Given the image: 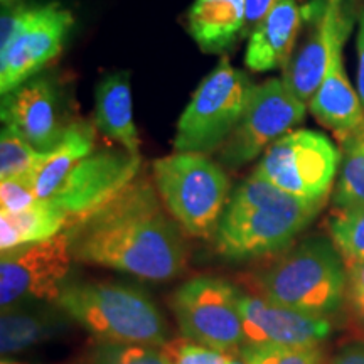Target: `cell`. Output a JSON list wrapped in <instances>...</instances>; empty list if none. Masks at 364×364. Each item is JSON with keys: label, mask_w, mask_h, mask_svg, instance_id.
Wrapping results in <instances>:
<instances>
[{"label": "cell", "mask_w": 364, "mask_h": 364, "mask_svg": "<svg viewBox=\"0 0 364 364\" xmlns=\"http://www.w3.org/2000/svg\"><path fill=\"white\" fill-rule=\"evenodd\" d=\"M179 228L164 211L156 188L147 177L139 176L66 233L73 260L142 280L167 282L179 277L188 262Z\"/></svg>", "instance_id": "6da1fadb"}, {"label": "cell", "mask_w": 364, "mask_h": 364, "mask_svg": "<svg viewBox=\"0 0 364 364\" xmlns=\"http://www.w3.org/2000/svg\"><path fill=\"white\" fill-rule=\"evenodd\" d=\"M324 203H309L252 176L231 193L215 235L216 252L231 262L284 252Z\"/></svg>", "instance_id": "7a4b0ae2"}, {"label": "cell", "mask_w": 364, "mask_h": 364, "mask_svg": "<svg viewBox=\"0 0 364 364\" xmlns=\"http://www.w3.org/2000/svg\"><path fill=\"white\" fill-rule=\"evenodd\" d=\"M56 307L97 338L112 344L164 346L166 321L139 289L118 284H66Z\"/></svg>", "instance_id": "3957f363"}, {"label": "cell", "mask_w": 364, "mask_h": 364, "mask_svg": "<svg viewBox=\"0 0 364 364\" xmlns=\"http://www.w3.org/2000/svg\"><path fill=\"white\" fill-rule=\"evenodd\" d=\"M159 198L186 235L215 238L231 196L220 164L199 152H176L154 162Z\"/></svg>", "instance_id": "277c9868"}, {"label": "cell", "mask_w": 364, "mask_h": 364, "mask_svg": "<svg viewBox=\"0 0 364 364\" xmlns=\"http://www.w3.org/2000/svg\"><path fill=\"white\" fill-rule=\"evenodd\" d=\"M346 267L334 243L311 238L287 252L258 280L263 295L304 314L327 317L346 297Z\"/></svg>", "instance_id": "5b68a950"}, {"label": "cell", "mask_w": 364, "mask_h": 364, "mask_svg": "<svg viewBox=\"0 0 364 364\" xmlns=\"http://www.w3.org/2000/svg\"><path fill=\"white\" fill-rule=\"evenodd\" d=\"M255 83L235 70L226 56L218 63L179 118L174 139L176 152L206 154L230 139L247 110Z\"/></svg>", "instance_id": "8992f818"}, {"label": "cell", "mask_w": 364, "mask_h": 364, "mask_svg": "<svg viewBox=\"0 0 364 364\" xmlns=\"http://www.w3.org/2000/svg\"><path fill=\"white\" fill-rule=\"evenodd\" d=\"M339 164V150L326 135L292 130L265 150L253 176L302 201L324 203Z\"/></svg>", "instance_id": "52a82bcc"}, {"label": "cell", "mask_w": 364, "mask_h": 364, "mask_svg": "<svg viewBox=\"0 0 364 364\" xmlns=\"http://www.w3.org/2000/svg\"><path fill=\"white\" fill-rule=\"evenodd\" d=\"M172 311L186 338L225 353L245 346L240 294L216 277H196L172 297Z\"/></svg>", "instance_id": "ba28073f"}, {"label": "cell", "mask_w": 364, "mask_h": 364, "mask_svg": "<svg viewBox=\"0 0 364 364\" xmlns=\"http://www.w3.org/2000/svg\"><path fill=\"white\" fill-rule=\"evenodd\" d=\"M307 107L309 103L300 100L284 78L255 85L240 124L221 147L223 166L238 169L265 154L272 144L304 120Z\"/></svg>", "instance_id": "9c48e42d"}, {"label": "cell", "mask_w": 364, "mask_h": 364, "mask_svg": "<svg viewBox=\"0 0 364 364\" xmlns=\"http://www.w3.org/2000/svg\"><path fill=\"white\" fill-rule=\"evenodd\" d=\"M142 157L129 150L93 152L76 164L49 204L65 216L66 230L102 209L140 176Z\"/></svg>", "instance_id": "30bf717a"}, {"label": "cell", "mask_w": 364, "mask_h": 364, "mask_svg": "<svg viewBox=\"0 0 364 364\" xmlns=\"http://www.w3.org/2000/svg\"><path fill=\"white\" fill-rule=\"evenodd\" d=\"M73 257L66 231L39 243L2 252L0 304L4 311L31 300H56Z\"/></svg>", "instance_id": "8fae6325"}, {"label": "cell", "mask_w": 364, "mask_h": 364, "mask_svg": "<svg viewBox=\"0 0 364 364\" xmlns=\"http://www.w3.org/2000/svg\"><path fill=\"white\" fill-rule=\"evenodd\" d=\"M71 26L73 16L59 4L34 7L27 26L0 51L2 97L29 81L41 68L58 56Z\"/></svg>", "instance_id": "7c38bea8"}, {"label": "cell", "mask_w": 364, "mask_h": 364, "mask_svg": "<svg viewBox=\"0 0 364 364\" xmlns=\"http://www.w3.org/2000/svg\"><path fill=\"white\" fill-rule=\"evenodd\" d=\"M245 344H270L282 348H316L329 338L327 317L312 316L273 302L265 295H241Z\"/></svg>", "instance_id": "4fadbf2b"}, {"label": "cell", "mask_w": 364, "mask_h": 364, "mask_svg": "<svg viewBox=\"0 0 364 364\" xmlns=\"http://www.w3.org/2000/svg\"><path fill=\"white\" fill-rule=\"evenodd\" d=\"M2 122L38 152L56 149L70 125L63 122L59 93L48 78L26 81L2 97Z\"/></svg>", "instance_id": "5bb4252c"}, {"label": "cell", "mask_w": 364, "mask_h": 364, "mask_svg": "<svg viewBox=\"0 0 364 364\" xmlns=\"http://www.w3.org/2000/svg\"><path fill=\"white\" fill-rule=\"evenodd\" d=\"M351 26L353 19L346 9V0H326L307 43L297 56L290 59L284 76L285 83L300 100L311 102L324 80L336 44L349 34Z\"/></svg>", "instance_id": "9a60e30c"}, {"label": "cell", "mask_w": 364, "mask_h": 364, "mask_svg": "<svg viewBox=\"0 0 364 364\" xmlns=\"http://www.w3.org/2000/svg\"><path fill=\"white\" fill-rule=\"evenodd\" d=\"M348 36L341 38L331 54L329 66L318 90L309 102L314 117L338 135H349L364 125V107L358 91L344 71L343 48Z\"/></svg>", "instance_id": "2e32d148"}, {"label": "cell", "mask_w": 364, "mask_h": 364, "mask_svg": "<svg viewBox=\"0 0 364 364\" xmlns=\"http://www.w3.org/2000/svg\"><path fill=\"white\" fill-rule=\"evenodd\" d=\"M302 9L297 0H279L248 38L245 65L250 71L265 73L289 66L297 39Z\"/></svg>", "instance_id": "e0dca14e"}, {"label": "cell", "mask_w": 364, "mask_h": 364, "mask_svg": "<svg viewBox=\"0 0 364 364\" xmlns=\"http://www.w3.org/2000/svg\"><path fill=\"white\" fill-rule=\"evenodd\" d=\"M245 0H196L188 29L204 53H223L243 38Z\"/></svg>", "instance_id": "ac0fdd59"}, {"label": "cell", "mask_w": 364, "mask_h": 364, "mask_svg": "<svg viewBox=\"0 0 364 364\" xmlns=\"http://www.w3.org/2000/svg\"><path fill=\"white\" fill-rule=\"evenodd\" d=\"M95 152V130L88 122H70L56 149L44 154L43 161L29 172L39 201H46L59 189L76 164Z\"/></svg>", "instance_id": "d6986e66"}, {"label": "cell", "mask_w": 364, "mask_h": 364, "mask_svg": "<svg viewBox=\"0 0 364 364\" xmlns=\"http://www.w3.org/2000/svg\"><path fill=\"white\" fill-rule=\"evenodd\" d=\"M95 124L103 135L120 144L130 154H139L140 140L134 124L130 78L127 73H113L98 85L95 95Z\"/></svg>", "instance_id": "ffe728a7"}, {"label": "cell", "mask_w": 364, "mask_h": 364, "mask_svg": "<svg viewBox=\"0 0 364 364\" xmlns=\"http://www.w3.org/2000/svg\"><path fill=\"white\" fill-rule=\"evenodd\" d=\"M66 231V220L48 201L36 203L21 213H0V248L2 252L39 243Z\"/></svg>", "instance_id": "44dd1931"}, {"label": "cell", "mask_w": 364, "mask_h": 364, "mask_svg": "<svg viewBox=\"0 0 364 364\" xmlns=\"http://www.w3.org/2000/svg\"><path fill=\"white\" fill-rule=\"evenodd\" d=\"M61 322L44 314H29L21 311L2 312L0 318V349L2 354H12L24 351L49 339L56 332Z\"/></svg>", "instance_id": "7402d4cb"}, {"label": "cell", "mask_w": 364, "mask_h": 364, "mask_svg": "<svg viewBox=\"0 0 364 364\" xmlns=\"http://www.w3.org/2000/svg\"><path fill=\"white\" fill-rule=\"evenodd\" d=\"M334 204L338 208L364 206V125L346 135Z\"/></svg>", "instance_id": "603a6c76"}, {"label": "cell", "mask_w": 364, "mask_h": 364, "mask_svg": "<svg viewBox=\"0 0 364 364\" xmlns=\"http://www.w3.org/2000/svg\"><path fill=\"white\" fill-rule=\"evenodd\" d=\"M329 231L346 263L364 262V206L338 208L329 221Z\"/></svg>", "instance_id": "cb8c5ba5"}, {"label": "cell", "mask_w": 364, "mask_h": 364, "mask_svg": "<svg viewBox=\"0 0 364 364\" xmlns=\"http://www.w3.org/2000/svg\"><path fill=\"white\" fill-rule=\"evenodd\" d=\"M46 152H38L12 127L4 125L0 134V181L26 176L43 161Z\"/></svg>", "instance_id": "d4e9b609"}, {"label": "cell", "mask_w": 364, "mask_h": 364, "mask_svg": "<svg viewBox=\"0 0 364 364\" xmlns=\"http://www.w3.org/2000/svg\"><path fill=\"white\" fill-rule=\"evenodd\" d=\"M248 364H322L316 348H282L270 344H245L238 351Z\"/></svg>", "instance_id": "484cf974"}, {"label": "cell", "mask_w": 364, "mask_h": 364, "mask_svg": "<svg viewBox=\"0 0 364 364\" xmlns=\"http://www.w3.org/2000/svg\"><path fill=\"white\" fill-rule=\"evenodd\" d=\"M167 364H230V353L201 344L189 338L174 339L161 346Z\"/></svg>", "instance_id": "4316f807"}, {"label": "cell", "mask_w": 364, "mask_h": 364, "mask_svg": "<svg viewBox=\"0 0 364 364\" xmlns=\"http://www.w3.org/2000/svg\"><path fill=\"white\" fill-rule=\"evenodd\" d=\"M91 364H167L161 346L112 344L103 346Z\"/></svg>", "instance_id": "83f0119b"}, {"label": "cell", "mask_w": 364, "mask_h": 364, "mask_svg": "<svg viewBox=\"0 0 364 364\" xmlns=\"http://www.w3.org/2000/svg\"><path fill=\"white\" fill-rule=\"evenodd\" d=\"M39 203L31 174L12 177L0 182V208L2 213H21Z\"/></svg>", "instance_id": "f1b7e54d"}, {"label": "cell", "mask_w": 364, "mask_h": 364, "mask_svg": "<svg viewBox=\"0 0 364 364\" xmlns=\"http://www.w3.org/2000/svg\"><path fill=\"white\" fill-rule=\"evenodd\" d=\"M346 300L354 317L364 324V262L346 263Z\"/></svg>", "instance_id": "f546056e"}, {"label": "cell", "mask_w": 364, "mask_h": 364, "mask_svg": "<svg viewBox=\"0 0 364 364\" xmlns=\"http://www.w3.org/2000/svg\"><path fill=\"white\" fill-rule=\"evenodd\" d=\"M34 7L19 6L16 9L4 11L2 19H0V51L6 49L17 38V34L27 26V22L33 17Z\"/></svg>", "instance_id": "4dcf8cb0"}, {"label": "cell", "mask_w": 364, "mask_h": 364, "mask_svg": "<svg viewBox=\"0 0 364 364\" xmlns=\"http://www.w3.org/2000/svg\"><path fill=\"white\" fill-rule=\"evenodd\" d=\"M279 0H245V29H243V38H250V34L253 33V29L260 22L265 19L267 14L277 6Z\"/></svg>", "instance_id": "1f68e13d"}, {"label": "cell", "mask_w": 364, "mask_h": 364, "mask_svg": "<svg viewBox=\"0 0 364 364\" xmlns=\"http://www.w3.org/2000/svg\"><path fill=\"white\" fill-rule=\"evenodd\" d=\"M358 95L364 107V11L359 17L358 33Z\"/></svg>", "instance_id": "d6a6232c"}, {"label": "cell", "mask_w": 364, "mask_h": 364, "mask_svg": "<svg viewBox=\"0 0 364 364\" xmlns=\"http://www.w3.org/2000/svg\"><path fill=\"white\" fill-rule=\"evenodd\" d=\"M331 364H364V344H353L341 349Z\"/></svg>", "instance_id": "836d02e7"}, {"label": "cell", "mask_w": 364, "mask_h": 364, "mask_svg": "<svg viewBox=\"0 0 364 364\" xmlns=\"http://www.w3.org/2000/svg\"><path fill=\"white\" fill-rule=\"evenodd\" d=\"M230 364H248V363L245 361V359L241 358V356H238V358H233V359H231Z\"/></svg>", "instance_id": "e575fe53"}, {"label": "cell", "mask_w": 364, "mask_h": 364, "mask_svg": "<svg viewBox=\"0 0 364 364\" xmlns=\"http://www.w3.org/2000/svg\"><path fill=\"white\" fill-rule=\"evenodd\" d=\"M2 364H24V363H17V361H6V359H4Z\"/></svg>", "instance_id": "d590c367"}, {"label": "cell", "mask_w": 364, "mask_h": 364, "mask_svg": "<svg viewBox=\"0 0 364 364\" xmlns=\"http://www.w3.org/2000/svg\"><path fill=\"white\" fill-rule=\"evenodd\" d=\"M4 2H7V0H4Z\"/></svg>", "instance_id": "8d00e7d4"}]
</instances>
